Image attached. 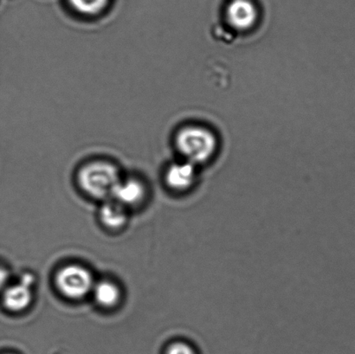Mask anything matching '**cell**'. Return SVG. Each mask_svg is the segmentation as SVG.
I'll list each match as a JSON object with an SVG mask.
<instances>
[{"instance_id": "cell-1", "label": "cell", "mask_w": 355, "mask_h": 354, "mask_svg": "<svg viewBox=\"0 0 355 354\" xmlns=\"http://www.w3.org/2000/svg\"><path fill=\"white\" fill-rule=\"evenodd\" d=\"M175 145L184 161L196 166L207 161L215 154L218 141L215 134L208 128L188 126L178 132Z\"/></svg>"}, {"instance_id": "cell-2", "label": "cell", "mask_w": 355, "mask_h": 354, "mask_svg": "<svg viewBox=\"0 0 355 354\" xmlns=\"http://www.w3.org/2000/svg\"><path fill=\"white\" fill-rule=\"evenodd\" d=\"M121 179L119 170L107 161L89 163L78 173V182L83 190L96 199L112 196Z\"/></svg>"}, {"instance_id": "cell-3", "label": "cell", "mask_w": 355, "mask_h": 354, "mask_svg": "<svg viewBox=\"0 0 355 354\" xmlns=\"http://www.w3.org/2000/svg\"><path fill=\"white\" fill-rule=\"evenodd\" d=\"M57 285L64 296L80 299L93 290L94 281L88 269L82 266L69 265L58 273Z\"/></svg>"}, {"instance_id": "cell-4", "label": "cell", "mask_w": 355, "mask_h": 354, "mask_svg": "<svg viewBox=\"0 0 355 354\" xmlns=\"http://www.w3.org/2000/svg\"><path fill=\"white\" fill-rule=\"evenodd\" d=\"M226 17L233 28L245 30L255 26L259 12L256 6L250 0H233L228 6Z\"/></svg>"}, {"instance_id": "cell-5", "label": "cell", "mask_w": 355, "mask_h": 354, "mask_svg": "<svg viewBox=\"0 0 355 354\" xmlns=\"http://www.w3.org/2000/svg\"><path fill=\"white\" fill-rule=\"evenodd\" d=\"M196 178L195 166L183 161L170 165L166 172V182L170 188L184 191L191 186Z\"/></svg>"}, {"instance_id": "cell-6", "label": "cell", "mask_w": 355, "mask_h": 354, "mask_svg": "<svg viewBox=\"0 0 355 354\" xmlns=\"http://www.w3.org/2000/svg\"><path fill=\"white\" fill-rule=\"evenodd\" d=\"M145 196L144 184L135 179H121L114 188L112 197L118 204L133 206L137 204Z\"/></svg>"}, {"instance_id": "cell-7", "label": "cell", "mask_w": 355, "mask_h": 354, "mask_svg": "<svg viewBox=\"0 0 355 354\" xmlns=\"http://www.w3.org/2000/svg\"><path fill=\"white\" fill-rule=\"evenodd\" d=\"M33 300L30 287L23 283L9 287L3 294V303L10 311L20 312L30 306Z\"/></svg>"}, {"instance_id": "cell-8", "label": "cell", "mask_w": 355, "mask_h": 354, "mask_svg": "<svg viewBox=\"0 0 355 354\" xmlns=\"http://www.w3.org/2000/svg\"><path fill=\"white\" fill-rule=\"evenodd\" d=\"M101 220L107 227L119 229L126 224L127 214L121 204L107 203L101 209Z\"/></svg>"}, {"instance_id": "cell-9", "label": "cell", "mask_w": 355, "mask_h": 354, "mask_svg": "<svg viewBox=\"0 0 355 354\" xmlns=\"http://www.w3.org/2000/svg\"><path fill=\"white\" fill-rule=\"evenodd\" d=\"M67 3L80 15L95 17L106 10L110 0H67Z\"/></svg>"}, {"instance_id": "cell-10", "label": "cell", "mask_w": 355, "mask_h": 354, "mask_svg": "<svg viewBox=\"0 0 355 354\" xmlns=\"http://www.w3.org/2000/svg\"><path fill=\"white\" fill-rule=\"evenodd\" d=\"M94 294L97 303L103 307H113L120 299V290L116 284L110 282H101L94 287Z\"/></svg>"}, {"instance_id": "cell-11", "label": "cell", "mask_w": 355, "mask_h": 354, "mask_svg": "<svg viewBox=\"0 0 355 354\" xmlns=\"http://www.w3.org/2000/svg\"><path fill=\"white\" fill-rule=\"evenodd\" d=\"M166 354H197L190 345L184 342H176L170 346Z\"/></svg>"}, {"instance_id": "cell-12", "label": "cell", "mask_w": 355, "mask_h": 354, "mask_svg": "<svg viewBox=\"0 0 355 354\" xmlns=\"http://www.w3.org/2000/svg\"><path fill=\"white\" fill-rule=\"evenodd\" d=\"M7 280H8V273L6 269L0 268V290L6 285Z\"/></svg>"}]
</instances>
